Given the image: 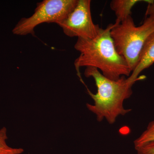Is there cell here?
<instances>
[{"label": "cell", "mask_w": 154, "mask_h": 154, "mask_svg": "<svg viewBox=\"0 0 154 154\" xmlns=\"http://www.w3.org/2000/svg\"><path fill=\"white\" fill-rule=\"evenodd\" d=\"M112 24L101 29L96 38H78L75 49L80 55L75 61L78 76L82 80L80 72L81 67H93L102 72L104 76L116 81L122 76L129 77L131 72L125 59L116 51L110 35Z\"/></svg>", "instance_id": "6da1fadb"}, {"label": "cell", "mask_w": 154, "mask_h": 154, "mask_svg": "<svg viewBox=\"0 0 154 154\" xmlns=\"http://www.w3.org/2000/svg\"><path fill=\"white\" fill-rule=\"evenodd\" d=\"M87 78L94 79L97 92L93 94L87 88L88 94L94 100V105L87 104L88 110L96 115V119L101 122L106 119L110 124L115 123L119 116H124L131 110L125 109L124 102L132 94L131 82L125 76L113 81L104 76L98 69L87 67L84 72Z\"/></svg>", "instance_id": "7a4b0ae2"}, {"label": "cell", "mask_w": 154, "mask_h": 154, "mask_svg": "<svg viewBox=\"0 0 154 154\" xmlns=\"http://www.w3.org/2000/svg\"><path fill=\"white\" fill-rule=\"evenodd\" d=\"M154 32V14L147 17L140 26L135 25L131 16L119 25L112 24L110 33L116 49L131 72L137 66L147 39Z\"/></svg>", "instance_id": "3957f363"}, {"label": "cell", "mask_w": 154, "mask_h": 154, "mask_svg": "<svg viewBox=\"0 0 154 154\" xmlns=\"http://www.w3.org/2000/svg\"><path fill=\"white\" fill-rule=\"evenodd\" d=\"M78 0H44L38 2L34 13L18 22L13 33L20 36L35 35V28L44 23H57L65 19L75 8Z\"/></svg>", "instance_id": "277c9868"}, {"label": "cell", "mask_w": 154, "mask_h": 154, "mask_svg": "<svg viewBox=\"0 0 154 154\" xmlns=\"http://www.w3.org/2000/svg\"><path fill=\"white\" fill-rule=\"evenodd\" d=\"M91 1L78 0L76 5L65 19L57 23L69 37L93 39L102 28L94 24L91 16Z\"/></svg>", "instance_id": "5b68a950"}, {"label": "cell", "mask_w": 154, "mask_h": 154, "mask_svg": "<svg viewBox=\"0 0 154 154\" xmlns=\"http://www.w3.org/2000/svg\"><path fill=\"white\" fill-rule=\"evenodd\" d=\"M154 63V32L147 39L142 50L139 60L135 69L128 78L132 82L135 83L144 77H138L143 71L148 68Z\"/></svg>", "instance_id": "8992f818"}, {"label": "cell", "mask_w": 154, "mask_h": 154, "mask_svg": "<svg viewBox=\"0 0 154 154\" xmlns=\"http://www.w3.org/2000/svg\"><path fill=\"white\" fill-rule=\"evenodd\" d=\"M140 0H113L110 3L111 10L114 12L116 19L114 25H117L131 16V9Z\"/></svg>", "instance_id": "52a82bcc"}, {"label": "cell", "mask_w": 154, "mask_h": 154, "mask_svg": "<svg viewBox=\"0 0 154 154\" xmlns=\"http://www.w3.org/2000/svg\"><path fill=\"white\" fill-rule=\"evenodd\" d=\"M153 141H154V120L150 122L145 130L134 141L135 148Z\"/></svg>", "instance_id": "ba28073f"}, {"label": "cell", "mask_w": 154, "mask_h": 154, "mask_svg": "<svg viewBox=\"0 0 154 154\" xmlns=\"http://www.w3.org/2000/svg\"><path fill=\"white\" fill-rule=\"evenodd\" d=\"M7 139V128L3 127L0 130V154H21L24 152L23 149L9 146L6 143Z\"/></svg>", "instance_id": "9c48e42d"}, {"label": "cell", "mask_w": 154, "mask_h": 154, "mask_svg": "<svg viewBox=\"0 0 154 154\" xmlns=\"http://www.w3.org/2000/svg\"><path fill=\"white\" fill-rule=\"evenodd\" d=\"M135 149L137 154H154V141Z\"/></svg>", "instance_id": "30bf717a"}, {"label": "cell", "mask_w": 154, "mask_h": 154, "mask_svg": "<svg viewBox=\"0 0 154 154\" xmlns=\"http://www.w3.org/2000/svg\"><path fill=\"white\" fill-rule=\"evenodd\" d=\"M154 14V3L152 4H148L146 11V16Z\"/></svg>", "instance_id": "8fae6325"}]
</instances>
